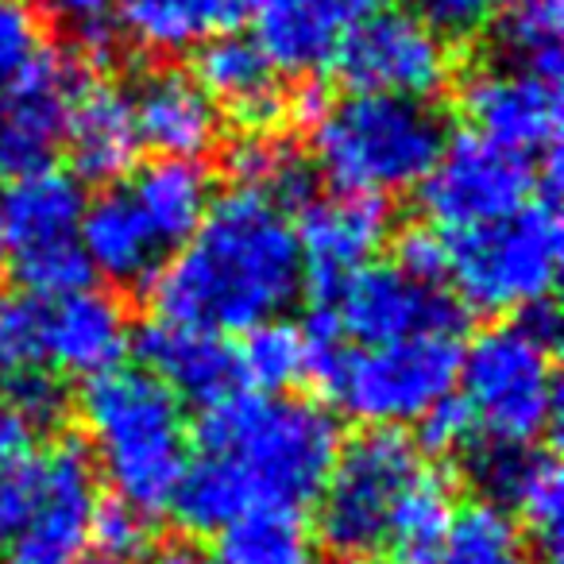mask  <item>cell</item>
Here are the masks:
<instances>
[{
    "instance_id": "cell-1",
    "label": "cell",
    "mask_w": 564,
    "mask_h": 564,
    "mask_svg": "<svg viewBox=\"0 0 564 564\" xmlns=\"http://www.w3.org/2000/svg\"><path fill=\"white\" fill-rule=\"evenodd\" d=\"M148 286L155 317L220 337L282 317L306 286L291 213L251 189L213 197L202 228Z\"/></svg>"
},
{
    "instance_id": "cell-2",
    "label": "cell",
    "mask_w": 564,
    "mask_h": 564,
    "mask_svg": "<svg viewBox=\"0 0 564 564\" xmlns=\"http://www.w3.org/2000/svg\"><path fill=\"white\" fill-rule=\"evenodd\" d=\"M340 441L337 417L322 402L240 387L202 406L194 453L220 464L248 510H306L322 495Z\"/></svg>"
},
{
    "instance_id": "cell-3",
    "label": "cell",
    "mask_w": 564,
    "mask_h": 564,
    "mask_svg": "<svg viewBox=\"0 0 564 564\" xmlns=\"http://www.w3.org/2000/svg\"><path fill=\"white\" fill-rule=\"evenodd\" d=\"M82 430L94 471L112 499L155 522L171 514V499L194 453L186 402H178L151 371L120 364L86 379Z\"/></svg>"
},
{
    "instance_id": "cell-4",
    "label": "cell",
    "mask_w": 564,
    "mask_h": 564,
    "mask_svg": "<svg viewBox=\"0 0 564 564\" xmlns=\"http://www.w3.org/2000/svg\"><path fill=\"white\" fill-rule=\"evenodd\" d=\"M445 120L430 101L348 89L310 117L314 163L333 189L364 197L410 194L425 182L445 148Z\"/></svg>"
},
{
    "instance_id": "cell-5",
    "label": "cell",
    "mask_w": 564,
    "mask_h": 564,
    "mask_svg": "<svg viewBox=\"0 0 564 564\" xmlns=\"http://www.w3.org/2000/svg\"><path fill=\"white\" fill-rule=\"evenodd\" d=\"M556 314L553 302L499 322L460 348V406L476 445L530 448L556 422ZM471 445V448H476Z\"/></svg>"
},
{
    "instance_id": "cell-6",
    "label": "cell",
    "mask_w": 564,
    "mask_h": 564,
    "mask_svg": "<svg viewBox=\"0 0 564 564\" xmlns=\"http://www.w3.org/2000/svg\"><path fill=\"white\" fill-rule=\"evenodd\" d=\"M310 329V325H306ZM460 325L422 329L379 345H337L310 329L314 376L333 406L368 430L417 425L437 402L456 391Z\"/></svg>"
},
{
    "instance_id": "cell-7",
    "label": "cell",
    "mask_w": 564,
    "mask_h": 564,
    "mask_svg": "<svg viewBox=\"0 0 564 564\" xmlns=\"http://www.w3.org/2000/svg\"><path fill=\"white\" fill-rule=\"evenodd\" d=\"M445 236V286H453V302L471 314L518 317L553 299L564 248L556 189H545L495 225Z\"/></svg>"
},
{
    "instance_id": "cell-8",
    "label": "cell",
    "mask_w": 564,
    "mask_h": 564,
    "mask_svg": "<svg viewBox=\"0 0 564 564\" xmlns=\"http://www.w3.org/2000/svg\"><path fill=\"white\" fill-rule=\"evenodd\" d=\"M430 468V453L402 430H364L360 437L340 441L317 495V541L340 553V561H371L387 553L410 495Z\"/></svg>"
},
{
    "instance_id": "cell-9",
    "label": "cell",
    "mask_w": 564,
    "mask_h": 564,
    "mask_svg": "<svg viewBox=\"0 0 564 564\" xmlns=\"http://www.w3.org/2000/svg\"><path fill=\"white\" fill-rule=\"evenodd\" d=\"M86 202L89 197L78 174L58 171L51 163L12 178L0 202V220H4V259L24 291L58 299L89 282L78 243Z\"/></svg>"
},
{
    "instance_id": "cell-10",
    "label": "cell",
    "mask_w": 564,
    "mask_h": 564,
    "mask_svg": "<svg viewBox=\"0 0 564 564\" xmlns=\"http://www.w3.org/2000/svg\"><path fill=\"white\" fill-rule=\"evenodd\" d=\"M430 225L441 232H468L518 213L545 189H556V159L533 163L484 135L464 132L445 140L422 186Z\"/></svg>"
},
{
    "instance_id": "cell-11",
    "label": "cell",
    "mask_w": 564,
    "mask_h": 564,
    "mask_svg": "<svg viewBox=\"0 0 564 564\" xmlns=\"http://www.w3.org/2000/svg\"><path fill=\"white\" fill-rule=\"evenodd\" d=\"M101 479L78 441L40 448L28 502L12 533L0 541V564H74L86 556Z\"/></svg>"
},
{
    "instance_id": "cell-12",
    "label": "cell",
    "mask_w": 564,
    "mask_h": 564,
    "mask_svg": "<svg viewBox=\"0 0 564 564\" xmlns=\"http://www.w3.org/2000/svg\"><path fill=\"white\" fill-rule=\"evenodd\" d=\"M333 66L356 94L433 101L453 78V47L422 12L379 9L364 12Z\"/></svg>"
},
{
    "instance_id": "cell-13",
    "label": "cell",
    "mask_w": 564,
    "mask_h": 564,
    "mask_svg": "<svg viewBox=\"0 0 564 564\" xmlns=\"http://www.w3.org/2000/svg\"><path fill=\"white\" fill-rule=\"evenodd\" d=\"M310 329L337 345H379L422 329L460 325L456 302L441 286L417 282L399 263H368L317 299Z\"/></svg>"
},
{
    "instance_id": "cell-14",
    "label": "cell",
    "mask_w": 564,
    "mask_h": 564,
    "mask_svg": "<svg viewBox=\"0 0 564 564\" xmlns=\"http://www.w3.org/2000/svg\"><path fill=\"white\" fill-rule=\"evenodd\" d=\"M89 74H94L89 51L43 47L0 89V171L17 178L51 163V155L63 148L66 117Z\"/></svg>"
},
{
    "instance_id": "cell-15",
    "label": "cell",
    "mask_w": 564,
    "mask_h": 564,
    "mask_svg": "<svg viewBox=\"0 0 564 564\" xmlns=\"http://www.w3.org/2000/svg\"><path fill=\"white\" fill-rule=\"evenodd\" d=\"M460 109L468 128L495 148L533 163L556 159L561 143V89L556 78L514 63L476 66L460 82Z\"/></svg>"
},
{
    "instance_id": "cell-16",
    "label": "cell",
    "mask_w": 564,
    "mask_h": 564,
    "mask_svg": "<svg viewBox=\"0 0 564 564\" xmlns=\"http://www.w3.org/2000/svg\"><path fill=\"white\" fill-rule=\"evenodd\" d=\"M302 251V274L314 294H329L337 282L376 263L383 243L391 240V205L364 194L306 197L294 225Z\"/></svg>"
},
{
    "instance_id": "cell-17",
    "label": "cell",
    "mask_w": 564,
    "mask_h": 564,
    "mask_svg": "<svg viewBox=\"0 0 564 564\" xmlns=\"http://www.w3.org/2000/svg\"><path fill=\"white\" fill-rule=\"evenodd\" d=\"M468 476L487 502L502 507L525 538L556 553L564 533V476L549 448L476 445L464 453Z\"/></svg>"
},
{
    "instance_id": "cell-18",
    "label": "cell",
    "mask_w": 564,
    "mask_h": 564,
    "mask_svg": "<svg viewBox=\"0 0 564 564\" xmlns=\"http://www.w3.org/2000/svg\"><path fill=\"white\" fill-rule=\"evenodd\" d=\"M194 78L213 97L220 117H232L243 132H279L294 112V89L286 74L267 58V51L248 35H217L197 51Z\"/></svg>"
},
{
    "instance_id": "cell-19",
    "label": "cell",
    "mask_w": 564,
    "mask_h": 564,
    "mask_svg": "<svg viewBox=\"0 0 564 564\" xmlns=\"http://www.w3.org/2000/svg\"><path fill=\"white\" fill-rule=\"evenodd\" d=\"M43 345H47V368L55 376L94 379L124 364L132 348V322L117 294L94 291L86 282L78 291L47 299Z\"/></svg>"
},
{
    "instance_id": "cell-20",
    "label": "cell",
    "mask_w": 564,
    "mask_h": 564,
    "mask_svg": "<svg viewBox=\"0 0 564 564\" xmlns=\"http://www.w3.org/2000/svg\"><path fill=\"white\" fill-rule=\"evenodd\" d=\"M132 101L135 132L155 159H197L202 163L220 143L225 117L202 89V82L174 66L143 74L135 89H128Z\"/></svg>"
},
{
    "instance_id": "cell-21",
    "label": "cell",
    "mask_w": 564,
    "mask_h": 564,
    "mask_svg": "<svg viewBox=\"0 0 564 564\" xmlns=\"http://www.w3.org/2000/svg\"><path fill=\"white\" fill-rule=\"evenodd\" d=\"M140 368L151 371L178 402L213 406L240 391V364L228 337L182 322H155L140 333Z\"/></svg>"
},
{
    "instance_id": "cell-22",
    "label": "cell",
    "mask_w": 564,
    "mask_h": 564,
    "mask_svg": "<svg viewBox=\"0 0 564 564\" xmlns=\"http://www.w3.org/2000/svg\"><path fill=\"white\" fill-rule=\"evenodd\" d=\"M63 148L70 151L78 178L105 182V186L128 178L143 151L128 89L101 78L97 70L89 74L86 86L74 97L70 117H66Z\"/></svg>"
},
{
    "instance_id": "cell-23",
    "label": "cell",
    "mask_w": 564,
    "mask_h": 564,
    "mask_svg": "<svg viewBox=\"0 0 564 564\" xmlns=\"http://www.w3.org/2000/svg\"><path fill=\"white\" fill-rule=\"evenodd\" d=\"M368 12V0H271L256 12L251 40L282 74H317Z\"/></svg>"
},
{
    "instance_id": "cell-24",
    "label": "cell",
    "mask_w": 564,
    "mask_h": 564,
    "mask_svg": "<svg viewBox=\"0 0 564 564\" xmlns=\"http://www.w3.org/2000/svg\"><path fill=\"white\" fill-rule=\"evenodd\" d=\"M78 243L89 274H101L112 286H148L166 263V251L124 186H109L86 202Z\"/></svg>"
},
{
    "instance_id": "cell-25",
    "label": "cell",
    "mask_w": 564,
    "mask_h": 564,
    "mask_svg": "<svg viewBox=\"0 0 564 564\" xmlns=\"http://www.w3.org/2000/svg\"><path fill=\"white\" fill-rule=\"evenodd\" d=\"M124 189L166 256L202 228L213 205V178L197 159H155L128 174Z\"/></svg>"
},
{
    "instance_id": "cell-26",
    "label": "cell",
    "mask_w": 564,
    "mask_h": 564,
    "mask_svg": "<svg viewBox=\"0 0 564 564\" xmlns=\"http://www.w3.org/2000/svg\"><path fill=\"white\" fill-rule=\"evenodd\" d=\"M232 12V0H117V28L143 55L182 58L225 35Z\"/></svg>"
},
{
    "instance_id": "cell-27",
    "label": "cell",
    "mask_w": 564,
    "mask_h": 564,
    "mask_svg": "<svg viewBox=\"0 0 564 564\" xmlns=\"http://www.w3.org/2000/svg\"><path fill=\"white\" fill-rule=\"evenodd\" d=\"M217 538L220 564H322V541L302 510L251 507Z\"/></svg>"
},
{
    "instance_id": "cell-28",
    "label": "cell",
    "mask_w": 564,
    "mask_h": 564,
    "mask_svg": "<svg viewBox=\"0 0 564 564\" xmlns=\"http://www.w3.org/2000/svg\"><path fill=\"white\" fill-rule=\"evenodd\" d=\"M240 383L248 391L286 394L314 376V340L310 329L291 317H271L243 333V345L236 348Z\"/></svg>"
},
{
    "instance_id": "cell-29",
    "label": "cell",
    "mask_w": 564,
    "mask_h": 564,
    "mask_svg": "<svg viewBox=\"0 0 564 564\" xmlns=\"http://www.w3.org/2000/svg\"><path fill=\"white\" fill-rule=\"evenodd\" d=\"M228 163H232L236 189H251L279 209L302 205L314 189V171H310L306 155L279 132H248L232 148Z\"/></svg>"
},
{
    "instance_id": "cell-30",
    "label": "cell",
    "mask_w": 564,
    "mask_h": 564,
    "mask_svg": "<svg viewBox=\"0 0 564 564\" xmlns=\"http://www.w3.org/2000/svg\"><path fill=\"white\" fill-rule=\"evenodd\" d=\"M433 564H530L525 533L502 507L476 499L453 510Z\"/></svg>"
},
{
    "instance_id": "cell-31",
    "label": "cell",
    "mask_w": 564,
    "mask_h": 564,
    "mask_svg": "<svg viewBox=\"0 0 564 564\" xmlns=\"http://www.w3.org/2000/svg\"><path fill=\"white\" fill-rule=\"evenodd\" d=\"M561 35H564V4L561 0H514L495 20L502 63L525 66V70L561 78Z\"/></svg>"
},
{
    "instance_id": "cell-32",
    "label": "cell",
    "mask_w": 564,
    "mask_h": 564,
    "mask_svg": "<svg viewBox=\"0 0 564 564\" xmlns=\"http://www.w3.org/2000/svg\"><path fill=\"white\" fill-rule=\"evenodd\" d=\"M43 310L47 299L24 286L0 294V391L55 376L47 368V345H43Z\"/></svg>"
},
{
    "instance_id": "cell-33",
    "label": "cell",
    "mask_w": 564,
    "mask_h": 564,
    "mask_svg": "<svg viewBox=\"0 0 564 564\" xmlns=\"http://www.w3.org/2000/svg\"><path fill=\"white\" fill-rule=\"evenodd\" d=\"M40 448V430L0 399V541L9 538L12 525L24 514Z\"/></svg>"
},
{
    "instance_id": "cell-34",
    "label": "cell",
    "mask_w": 564,
    "mask_h": 564,
    "mask_svg": "<svg viewBox=\"0 0 564 564\" xmlns=\"http://www.w3.org/2000/svg\"><path fill=\"white\" fill-rule=\"evenodd\" d=\"M47 47V20L32 0H0V89Z\"/></svg>"
},
{
    "instance_id": "cell-35",
    "label": "cell",
    "mask_w": 564,
    "mask_h": 564,
    "mask_svg": "<svg viewBox=\"0 0 564 564\" xmlns=\"http://www.w3.org/2000/svg\"><path fill=\"white\" fill-rule=\"evenodd\" d=\"M89 545L105 561H140L143 553H151V518L117 499H101L94 514V530H89Z\"/></svg>"
},
{
    "instance_id": "cell-36",
    "label": "cell",
    "mask_w": 564,
    "mask_h": 564,
    "mask_svg": "<svg viewBox=\"0 0 564 564\" xmlns=\"http://www.w3.org/2000/svg\"><path fill=\"white\" fill-rule=\"evenodd\" d=\"M394 263L417 282L430 286H445V267H448V236L433 225H417L394 240Z\"/></svg>"
},
{
    "instance_id": "cell-37",
    "label": "cell",
    "mask_w": 564,
    "mask_h": 564,
    "mask_svg": "<svg viewBox=\"0 0 564 564\" xmlns=\"http://www.w3.org/2000/svg\"><path fill=\"white\" fill-rule=\"evenodd\" d=\"M510 4L514 0H422V17L445 35H476L495 28Z\"/></svg>"
},
{
    "instance_id": "cell-38",
    "label": "cell",
    "mask_w": 564,
    "mask_h": 564,
    "mask_svg": "<svg viewBox=\"0 0 564 564\" xmlns=\"http://www.w3.org/2000/svg\"><path fill=\"white\" fill-rule=\"evenodd\" d=\"M43 17H55L63 24L78 28L89 47H101L105 24H109V0H32Z\"/></svg>"
},
{
    "instance_id": "cell-39",
    "label": "cell",
    "mask_w": 564,
    "mask_h": 564,
    "mask_svg": "<svg viewBox=\"0 0 564 564\" xmlns=\"http://www.w3.org/2000/svg\"><path fill=\"white\" fill-rule=\"evenodd\" d=\"M236 9H248V12H259V9H267L271 0H232Z\"/></svg>"
},
{
    "instance_id": "cell-40",
    "label": "cell",
    "mask_w": 564,
    "mask_h": 564,
    "mask_svg": "<svg viewBox=\"0 0 564 564\" xmlns=\"http://www.w3.org/2000/svg\"><path fill=\"white\" fill-rule=\"evenodd\" d=\"M74 564H120V561H105V556H82V561Z\"/></svg>"
},
{
    "instance_id": "cell-41",
    "label": "cell",
    "mask_w": 564,
    "mask_h": 564,
    "mask_svg": "<svg viewBox=\"0 0 564 564\" xmlns=\"http://www.w3.org/2000/svg\"><path fill=\"white\" fill-rule=\"evenodd\" d=\"M0 259H4V220H0Z\"/></svg>"
},
{
    "instance_id": "cell-42",
    "label": "cell",
    "mask_w": 564,
    "mask_h": 564,
    "mask_svg": "<svg viewBox=\"0 0 564 564\" xmlns=\"http://www.w3.org/2000/svg\"><path fill=\"white\" fill-rule=\"evenodd\" d=\"M340 564H368V561H340Z\"/></svg>"
},
{
    "instance_id": "cell-43",
    "label": "cell",
    "mask_w": 564,
    "mask_h": 564,
    "mask_svg": "<svg viewBox=\"0 0 564 564\" xmlns=\"http://www.w3.org/2000/svg\"><path fill=\"white\" fill-rule=\"evenodd\" d=\"M0 182H4V171H0Z\"/></svg>"
}]
</instances>
